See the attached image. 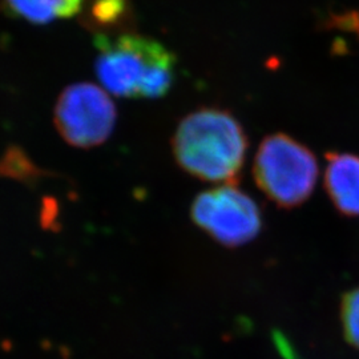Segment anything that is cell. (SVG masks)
I'll return each instance as SVG.
<instances>
[{"label": "cell", "instance_id": "8992f818", "mask_svg": "<svg viewBox=\"0 0 359 359\" xmlns=\"http://www.w3.org/2000/svg\"><path fill=\"white\" fill-rule=\"evenodd\" d=\"M325 187L334 206L342 215L359 217V156L329 154Z\"/></svg>", "mask_w": 359, "mask_h": 359}, {"label": "cell", "instance_id": "3957f363", "mask_svg": "<svg viewBox=\"0 0 359 359\" xmlns=\"http://www.w3.org/2000/svg\"><path fill=\"white\" fill-rule=\"evenodd\" d=\"M253 173L257 185L271 201L283 208H294L311 196L320 170L308 147L285 133H276L261 142Z\"/></svg>", "mask_w": 359, "mask_h": 359}, {"label": "cell", "instance_id": "5b68a950", "mask_svg": "<svg viewBox=\"0 0 359 359\" xmlns=\"http://www.w3.org/2000/svg\"><path fill=\"white\" fill-rule=\"evenodd\" d=\"M55 124L65 142L92 148L107 142L116 124V107L103 87L76 83L57 99Z\"/></svg>", "mask_w": 359, "mask_h": 359}, {"label": "cell", "instance_id": "6da1fadb", "mask_svg": "<svg viewBox=\"0 0 359 359\" xmlns=\"http://www.w3.org/2000/svg\"><path fill=\"white\" fill-rule=\"evenodd\" d=\"M95 72L102 87L117 97L158 99L173 86L176 57L160 41L124 34L112 39L99 34Z\"/></svg>", "mask_w": 359, "mask_h": 359}, {"label": "cell", "instance_id": "277c9868", "mask_svg": "<svg viewBox=\"0 0 359 359\" xmlns=\"http://www.w3.org/2000/svg\"><path fill=\"white\" fill-rule=\"evenodd\" d=\"M192 218L219 244L231 248L250 243L262 226L256 201L234 185L200 193L193 201Z\"/></svg>", "mask_w": 359, "mask_h": 359}, {"label": "cell", "instance_id": "7a4b0ae2", "mask_svg": "<svg viewBox=\"0 0 359 359\" xmlns=\"http://www.w3.org/2000/svg\"><path fill=\"white\" fill-rule=\"evenodd\" d=\"M248 139L226 111L204 108L184 117L173 137V154L185 172L212 181H234L244 167Z\"/></svg>", "mask_w": 359, "mask_h": 359}, {"label": "cell", "instance_id": "52a82bcc", "mask_svg": "<svg viewBox=\"0 0 359 359\" xmlns=\"http://www.w3.org/2000/svg\"><path fill=\"white\" fill-rule=\"evenodd\" d=\"M13 16L31 25L46 26L55 20H65L81 11L83 0H4Z\"/></svg>", "mask_w": 359, "mask_h": 359}, {"label": "cell", "instance_id": "ba28073f", "mask_svg": "<svg viewBox=\"0 0 359 359\" xmlns=\"http://www.w3.org/2000/svg\"><path fill=\"white\" fill-rule=\"evenodd\" d=\"M341 318L347 342L359 348V287L344 295Z\"/></svg>", "mask_w": 359, "mask_h": 359}]
</instances>
